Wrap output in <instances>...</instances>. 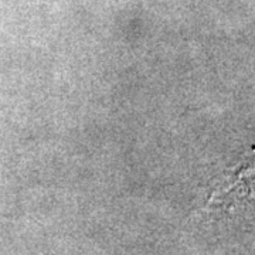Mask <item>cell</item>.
Wrapping results in <instances>:
<instances>
[{"mask_svg": "<svg viewBox=\"0 0 255 255\" xmlns=\"http://www.w3.org/2000/svg\"><path fill=\"white\" fill-rule=\"evenodd\" d=\"M250 203H255V147L223 176L210 193L204 211H233Z\"/></svg>", "mask_w": 255, "mask_h": 255, "instance_id": "1", "label": "cell"}]
</instances>
